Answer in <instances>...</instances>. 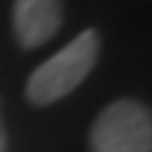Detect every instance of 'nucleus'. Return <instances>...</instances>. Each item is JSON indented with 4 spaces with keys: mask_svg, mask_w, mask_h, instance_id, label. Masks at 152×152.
I'll return each mask as SVG.
<instances>
[{
    "mask_svg": "<svg viewBox=\"0 0 152 152\" xmlns=\"http://www.w3.org/2000/svg\"><path fill=\"white\" fill-rule=\"evenodd\" d=\"M96 59H99V34L93 28H87L28 76V85H26L28 102L54 104L59 99H65L71 90H76L87 79Z\"/></svg>",
    "mask_w": 152,
    "mask_h": 152,
    "instance_id": "f257e3e1",
    "label": "nucleus"
},
{
    "mask_svg": "<svg viewBox=\"0 0 152 152\" xmlns=\"http://www.w3.org/2000/svg\"><path fill=\"white\" fill-rule=\"evenodd\" d=\"M93 152H149L152 121L149 110L132 99L113 102L99 113L90 130Z\"/></svg>",
    "mask_w": 152,
    "mask_h": 152,
    "instance_id": "f03ea898",
    "label": "nucleus"
},
{
    "mask_svg": "<svg viewBox=\"0 0 152 152\" xmlns=\"http://www.w3.org/2000/svg\"><path fill=\"white\" fill-rule=\"evenodd\" d=\"M11 26L23 48H39L62 26V0H14Z\"/></svg>",
    "mask_w": 152,
    "mask_h": 152,
    "instance_id": "7ed1b4c3",
    "label": "nucleus"
},
{
    "mask_svg": "<svg viewBox=\"0 0 152 152\" xmlns=\"http://www.w3.org/2000/svg\"><path fill=\"white\" fill-rule=\"evenodd\" d=\"M0 152H6V132H3V124H0Z\"/></svg>",
    "mask_w": 152,
    "mask_h": 152,
    "instance_id": "20e7f679",
    "label": "nucleus"
}]
</instances>
